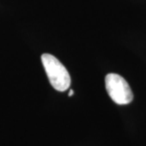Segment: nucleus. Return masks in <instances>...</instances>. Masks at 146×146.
<instances>
[{
	"label": "nucleus",
	"mask_w": 146,
	"mask_h": 146,
	"mask_svg": "<svg viewBox=\"0 0 146 146\" xmlns=\"http://www.w3.org/2000/svg\"><path fill=\"white\" fill-rule=\"evenodd\" d=\"M42 63L53 88L59 92L66 91L71 84V76L62 63L50 54H42Z\"/></svg>",
	"instance_id": "obj_1"
},
{
	"label": "nucleus",
	"mask_w": 146,
	"mask_h": 146,
	"mask_svg": "<svg viewBox=\"0 0 146 146\" xmlns=\"http://www.w3.org/2000/svg\"><path fill=\"white\" fill-rule=\"evenodd\" d=\"M106 89L110 98L118 105L129 104L133 99V94L128 83L116 73H110L105 79Z\"/></svg>",
	"instance_id": "obj_2"
},
{
	"label": "nucleus",
	"mask_w": 146,
	"mask_h": 146,
	"mask_svg": "<svg viewBox=\"0 0 146 146\" xmlns=\"http://www.w3.org/2000/svg\"><path fill=\"white\" fill-rule=\"evenodd\" d=\"M73 94H74V92H73L72 89H70V91H69V94H68V96L69 97H72Z\"/></svg>",
	"instance_id": "obj_3"
}]
</instances>
